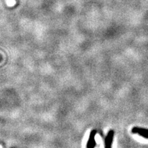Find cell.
Here are the masks:
<instances>
[{
    "label": "cell",
    "mask_w": 148,
    "mask_h": 148,
    "mask_svg": "<svg viewBox=\"0 0 148 148\" xmlns=\"http://www.w3.org/2000/svg\"><path fill=\"white\" fill-rule=\"evenodd\" d=\"M97 134V130H92L90 132L89 138L86 143V148H95L96 145V142H95V136Z\"/></svg>",
    "instance_id": "cell-1"
},
{
    "label": "cell",
    "mask_w": 148,
    "mask_h": 148,
    "mask_svg": "<svg viewBox=\"0 0 148 148\" xmlns=\"http://www.w3.org/2000/svg\"><path fill=\"white\" fill-rule=\"evenodd\" d=\"M132 132L133 133L138 134L139 135H140V136H144L145 138H148V130L139 128V127H134L132 128Z\"/></svg>",
    "instance_id": "cell-3"
},
{
    "label": "cell",
    "mask_w": 148,
    "mask_h": 148,
    "mask_svg": "<svg viewBox=\"0 0 148 148\" xmlns=\"http://www.w3.org/2000/svg\"><path fill=\"white\" fill-rule=\"evenodd\" d=\"M114 136V131L112 130H110L108 132L106 138H105L104 143V148H112V140H113Z\"/></svg>",
    "instance_id": "cell-2"
}]
</instances>
